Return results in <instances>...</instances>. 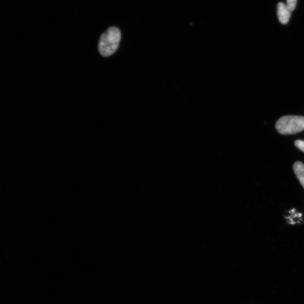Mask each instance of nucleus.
<instances>
[{
    "label": "nucleus",
    "mask_w": 304,
    "mask_h": 304,
    "mask_svg": "<svg viewBox=\"0 0 304 304\" xmlns=\"http://www.w3.org/2000/svg\"><path fill=\"white\" fill-rule=\"evenodd\" d=\"M276 128L283 135L295 134L304 130V117L286 116L277 121Z\"/></svg>",
    "instance_id": "f03ea898"
},
{
    "label": "nucleus",
    "mask_w": 304,
    "mask_h": 304,
    "mask_svg": "<svg viewBox=\"0 0 304 304\" xmlns=\"http://www.w3.org/2000/svg\"><path fill=\"white\" fill-rule=\"evenodd\" d=\"M291 11L286 4L280 2L278 4L277 14L280 21L282 24L288 23L291 17Z\"/></svg>",
    "instance_id": "7ed1b4c3"
},
{
    "label": "nucleus",
    "mask_w": 304,
    "mask_h": 304,
    "mask_svg": "<svg viewBox=\"0 0 304 304\" xmlns=\"http://www.w3.org/2000/svg\"><path fill=\"white\" fill-rule=\"evenodd\" d=\"M295 145L300 150L304 152V141L301 140H298L295 142Z\"/></svg>",
    "instance_id": "423d86ee"
},
{
    "label": "nucleus",
    "mask_w": 304,
    "mask_h": 304,
    "mask_svg": "<svg viewBox=\"0 0 304 304\" xmlns=\"http://www.w3.org/2000/svg\"><path fill=\"white\" fill-rule=\"evenodd\" d=\"M293 169L299 181L304 189V164L301 162L295 163Z\"/></svg>",
    "instance_id": "20e7f679"
},
{
    "label": "nucleus",
    "mask_w": 304,
    "mask_h": 304,
    "mask_svg": "<svg viewBox=\"0 0 304 304\" xmlns=\"http://www.w3.org/2000/svg\"><path fill=\"white\" fill-rule=\"evenodd\" d=\"M297 1L298 0H287L286 5H287L291 11H293L296 8Z\"/></svg>",
    "instance_id": "39448f33"
},
{
    "label": "nucleus",
    "mask_w": 304,
    "mask_h": 304,
    "mask_svg": "<svg viewBox=\"0 0 304 304\" xmlns=\"http://www.w3.org/2000/svg\"><path fill=\"white\" fill-rule=\"evenodd\" d=\"M120 29L111 27L101 35L99 42V51L103 56L112 55L116 51L121 40Z\"/></svg>",
    "instance_id": "f257e3e1"
}]
</instances>
